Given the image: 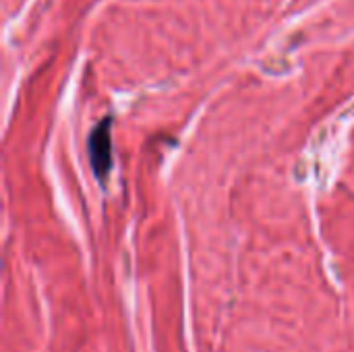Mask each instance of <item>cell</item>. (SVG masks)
Instances as JSON below:
<instances>
[{
	"instance_id": "6da1fadb",
	"label": "cell",
	"mask_w": 354,
	"mask_h": 352,
	"mask_svg": "<svg viewBox=\"0 0 354 352\" xmlns=\"http://www.w3.org/2000/svg\"><path fill=\"white\" fill-rule=\"evenodd\" d=\"M89 160L97 176H106L112 168V141H110V122L104 120L97 124L89 137Z\"/></svg>"
}]
</instances>
